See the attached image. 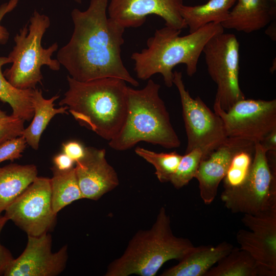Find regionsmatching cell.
<instances>
[{
  "label": "cell",
  "mask_w": 276,
  "mask_h": 276,
  "mask_svg": "<svg viewBox=\"0 0 276 276\" xmlns=\"http://www.w3.org/2000/svg\"><path fill=\"white\" fill-rule=\"evenodd\" d=\"M108 2L90 0L86 10H72L74 31L68 43L58 51L57 59L77 81L116 78L137 87L139 82L121 58L125 28L107 17Z\"/></svg>",
  "instance_id": "6da1fadb"
},
{
  "label": "cell",
  "mask_w": 276,
  "mask_h": 276,
  "mask_svg": "<svg viewBox=\"0 0 276 276\" xmlns=\"http://www.w3.org/2000/svg\"><path fill=\"white\" fill-rule=\"evenodd\" d=\"M68 89L59 104L66 106L79 124L107 141L121 130L127 110V86L116 78L85 82L67 76Z\"/></svg>",
  "instance_id": "7a4b0ae2"
},
{
  "label": "cell",
  "mask_w": 276,
  "mask_h": 276,
  "mask_svg": "<svg viewBox=\"0 0 276 276\" xmlns=\"http://www.w3.org/2000/svg\"><path fill=\"white\" fill-rule=\"evenodd\" d=\"M181 32L167 26L156 30L148 39L147 48L132 53L131 58L139 79L146 80L158 73L166 86L171 87L173 69L179 64H185L187 75L193 76L204 45L212 37L223 33L224 28L220 24L210 23L185 36H180Z\"/></svg>",
  "instance_id": "3957f363"
},
{
  "label": "cell",
  "mask_w": 276,
  "mask_h": 276,
  "mask_svg": "<svg viewBox=\"0 0 276 276\" xmlns=\"http://www.w3.org/2000/svg\"><path fill=\"white\" fill-rule=\"evenodd\" d=\"M160 88V85L152 79H149L142 89L127 87L126 118L118 134L109 141L110 148L124 151L140 142L167 149L180 146L169 112L159 96Z\"/></svg>",
  "instance_id": "277c9868"
},
{
  "label": "cell",
  "mask_w": 276,
  "mask_h": 276,
  "mask_svg": "<svg viewBox=\"0 0 276 276\" xmlns=\"http://www.w3.org/2000/svg\"><path fill=\"white\" fill-rule=\"evenodd\" d=\"M195 246L188 239L175 236L165 208L162 207L152 227L138 231L121 256L108 266L105 276H154L166 262L180 260Z\"/></svg>",
  "instance_id": "5b68a950"
},
{
  "label": "cell",
  "mask_w": 276,
  "mask_h": 276,
  "mask_svg": "<svg viewBox=\"0 0 276 276\" xmlns=\"http://www.w3.org/2000/svg\"><path fill=\"white\" fill-rule=\"evenodd\" d=\"M50 25L47 15L34 10L29 22L14 37L15 45L8 55L12 64L3 75L15 88L34 89L38 83L41 84V67L44 65L54 71L60 70L58 60L52 58L58 48V43L55 42L48 48L41 45L44 34Z\"/></svg>",
  "instance_id": "8992f818"
},
{
  "label": "cell",
  "mask_w": 276,
  "mask_h": 276,
  "mask_svg": "<svg viewBox=\"0 0 276 276\" xmlns=\"http://www.w3.org/2000/svg\"><path fill=\"white\" fill-rule=\"evenodd\" d=\"M202 53L208 73L217 85L214 108L227 111L246 98L239 82V43L234 34L223 32L212 37Z\"/></svg>",
  "instance_id": "52a82bcc"
},
{
  "label": "cell",
  "mask_w": 276,
  "mask_h": 276,
  "mask_svg": "<svg viewBox=\"0 0 276 276\" xmlns=\"http://www.w3.org/2000/svg\"><path fill=\"white\" fill-rule=\"evenodd\" d=\"M267 152L255 142L252 168L241 186L224 190L220 198L233 213L256 215L276 208V172L270 168Z\"/></svg>",
  "instance_id": "ba28073f"
},
{
  "label": "cell",
  "mask_w": 276,
  "mask_h": 276,
  "mask_svg": "<svg viewBox=\"0 0 276 276\" xmlns=\"http://www.w3.org/2000/svg\"><path fill=\"white\" fill-rule=\"evenodd\" d=\"M178 91L187 136L186 153L201 149L208 155L227 138L221 118L201 99L192 98L186 89L181 72H174L173 80Z\"/></svg>",
  "instance_id": "9c48e42d"
},
{
  "label": "cell",
  "mask_w": 276,
  "mask_h": 276,
  "mask_svg": "<svg viewBox=\"0 0 276 276\" xmlns=\"http://www.w3.org/2000/svg\"><path fill=\"white\" fill-rule=\"evenodd\" d=\"M4 216L28 236H39L54 229L50 178L37 177L5 210Z\"/></svg>",
  "instance_id": "30bf717a"
},
{
  "label": "cell",
  "mask_w": 276,
  "mask_h": 276,
  "mask_svg": "<svg viewBox=\"0 0 276 276\" xmlns=\"http://www.w3.org/2000/svg\"><path fill=\"white\" fill-rule=\"evenodd\" d=\"M227 137L260 142L276 128V100H241L228 110L214 107Z\"/></svg>",
  "instance_id": "8fae6325"
},
{
  "label": "cell",
  "mask_w": 276,
  "mask_h": 276,
  "mask_svg": "<svg viewBox=\"0 0 276 276\" xmlns=\"http://www.w3.org/2000/svg\"><path fill=\"white\" fill-rule=\"evenodd\" d=\"M241 221L249 231L237 232L240 248L256 261L260 276H275L276 208L256 215L244 214Z\"/></svg>",
  "instance_id": "7c38bea8"
},
{
  "label": "cell",
  "mask_w": 276,
  "mask_h": 276,
  "mask_svg": "<svg viewBox=\"0 0 276 276\" xmlns=\"http://www.w3.org/2000/svg\"><path fill=\"white\" fill-rule=\"evenodd\" d=\"M52 236H28L22 254L13 259L6 269L5 276H56L65 269L68 259L67 245L56 252L52 250Z\"/></svg>",
  "instance_id": "4fadbf2b"
},
{
  "label": "cell",
  "mask_w": 276,
  "mask_h": 276,
  "mask_svg": "<svg viewBox=\"0 0 276 276\" xmlns=\"http://www.w3.org/2000/svg\"><path fill=\"white\" fill-rule=\"evenodd\" d=\"M183 0H109L108 17L124 28H138L150 15H157L165 26L178 30L187 26L180 15Z\"/></svg>",
  "instance_id": "5bb4252c"
},
{
  "label": "cell",
  "mask_w": 276,
  "mask_h": 276,
  "mask_svg": "<svg viewBox=\"0 0 276 276\" xmlns=\"http://www.w3.org/2000/svg\"><path fill=\"white\" fill-rule=\"evenodd\" d=\"M75 163L76 175L83 198L98 200L119 185L118 174L106 160L105 149L85 147L83 157Z\"/></svg>",
  "instance_id": "9a60e30c"
},
{
  "label": "cell",
  "mask_w": 276,
  "mask_h": 276,
  "mask_svg": "<svg viewBox=\"0 0 276 276\" xmlns=\"http://www.w3.org/2000/svg\"><path fill=\"white\" fill-rule=\"evenodd\" d=\"M254 143L241 138L227 137L201 161L195 178L198 181L200 196L204 203L209 205L214 201L219 184L235 154Z\"/></svg>",
  "instance_id": "2e32d148"
},
{
  "label": "cell",
  "mask_w": 276,
  "mask_h": 276,
  "mask_svg": "<svg viewBox=\"0 0 276 276\" xmlns=\"http://www.w3.org/2000/svg\"><path fill=\"white\" fill-rule=\"evenodd\" d=\"M234 246L226 241L214 245L194 246L176 265L161 276H204L206 272L228 254Z\"/></svg>",
  "instance_id": "e0dca14e"
},
{
  "label": "cell",
  "mask_w": 276,
  "mask_h": 276,
  "mask_svg": "<svg viewBox=\"0 0 276 276\" xmlns=\"http://www.w3.org/2000/svg\"><path fill=\"white\" fill-rule=\"evenodd\" d=\"M223 28L250 33L264 28L270 23L276 24L267 0H236Z\"/></svg>",
  "instance_id": "ac0fdd59"
},
{
  "label": "cell",
  "mask_w": 276,
  "mask_h": 276,
  "mask_svg": "<svg viewBox=\"0 0 276 276\" xmlns=\"http://www.w3.org/2000/svg\"><path fill=\"white\" fill-rule=\"evenodd\" d=\"M33 164H11L0 167V216L37 177Z\"/></svg>",
  "instance_id": "d6986e66"
},
{
  "label": "cell",
  "mask_w": 276,
  "mask_h": 276,
  "mask_svg": "<svg viewBox=\"0 0 276 276\" xmlns=\"http://www.w3.org/2000/svg\"><path fill=\"white\" fill-rule=\"evenodd\" d=\"M59 96H54L46 99L42 96L41 89L34 88L32 95V103L34 109L33 120L30 125L25 128L22 135L33 149L37 150L39 147L40 136L53 117L57 114H68V108L63 106L59 108L54 107V102Z\"/></svg>",
  "instance_id": "ffe728a7"
},
{
  "label": "cell",
  "mask_w": 276,
  "mask_h": 276,
  "mask_svg": "<svg viewBox=\"0 0 276 276\" xmlns=\"http://www.w3.org/2000/svg\"><path fill=\"white\" fill-rule=\"evenodd\" d=\"M236 0H209L202 5L186 6L180 9V15L189 33L210 23L221 24L226 20Z\"/></svg>",
  "instance_id": "44dd1931"
},
{
  "label": "cell",
  "mask_w": 276,
  "mask_h": 276,
  "mask_svg": "<svg viewBox=\"0 0 276 276\" xmlns=\"http://www.w3.org/2000/svg\"><path fill=\"white\" fill-rule=\"evenodd\" d=\"M53 177L50 179L53 210L57 214L73 202L83 199L75 168L60 170L54 166L51 168Z\"/></svg>",
  "instance_id": "7402d4cb"
},
{
  "label": "cell",
  "mask_w": 276,
  "mask_h": 276,
  "mask_svg": "<svg viewBox=\"0 0 276 276\" xmlns=\"http://www.w3.org/2000/svg\"><path fill=\"white\" fill-rule=\"evenodd\" d=\"M212 267L204 276H260L259 267L252 256L235 247Z\"/></svg>",
  "instance_id": "603a6c76"
},
{
  "label": "cell",
  "mask_w": 276,
  "mask_h": 276,
  "mask_svg": "<svg viewBox=\"0 0 276 276\" xmlns=\"http://www.w3.org/2000/svg\"><path fill=\"white\" fill-rule=\"evenodd\" d=\"M8 63H12L8 56H0V100L9 104L13 115L25 121H30L34 116L32 103L33 89H19L9 82L2 72V66Z\"/></svg>",
  "instance_id": "cb8c5ba5"
},
{
  "label": "cell",
  "mask_w": 276,
  "mask_h": 276,
  "mask_svg": "<svg viewBox=\"0 0 276 276\" xmlns=\"http://www.w3.org/2000/svg\"><path fill=\"white\" fill-rule=\"evenodd\" d=\"M254 154L255 143L235 154L222 180L224 190L234 189L244 183L251 172Z\"/></svg>",
  "instance_id": "d4e9b609"
},
{
  "label": "cell",
  "mask_w": 276,
  "mask_h": 276,
  "mask_svg": "<svg viewBox=\"0 0 276 276\" xmlns=\"http://www.w3.org/2000/svg\"><path fill=\"white\" fill-rule=\"evenodd\" d=\"M135 152L154 166L155 174L161 182L170 181L182 156L176 151L157 153L140 147L135 149Z\"/></svg>",
  "instance_id": "484cf974"
},
{
  "label": "cell",
  "mask_w": 276,
  "mask_h": 276,
  "mask_svg": "<svg viewBox=\"0 0 276 276\" xmlns=\"http://www.w3.org/2000/svg\"><path fill=\"white\" fill-rule=\"evenodd\" d=\"M207 157L200 148H196L182 155L177 170L170 182L179 189L188 185L194 178L201 161Z\"/></svg>",
  "instance_id": "4316f807"
},
{
  "label": "cell",
  "mask_w": 276,
  "mask_h": 276,
  "mask_svg": "<svg viewBox=\"0 0 276 276\" xmlns=\"http://www.w3.org/2000/svg\"><path fill=\"white\" fill-rule=\"evenodd\" d=\"M25 121L13 115H8L0 108V145L5 141L22 135Z\"/></svg>",
  "instance_id": "83f0119b"
},
{
  "label": "cell",
  "mask_w": 276,
  "mask_h": 276,
  "mask_svg": "<svg viewBox=\"0 0 276 276\" xmlns=\"http://www.w3.org/2000/svg\"><path fill=\"white\" fill-rule=\"evenodd\" d=\"M27 142L22 136L8 140L0 145V163L3 161L19 159L25 150Z\"/></svg>",
  "instance_id": "f1b7e54d"
},
{
  "label": "cell",
  "mask_w": 276,
  "mask_h": 276,
  "mask_svg": "<svg viewBox=\"0 0 276 276\" xmlns=\"http://www.w3.org/2000/svg\"><path fill=\"white\" fill-rule=\"evenodd\" d=\"M8 221L4 215L0 216V237L2 229ZM13 259L10 251L1 244L0 240V275H4L6 269Z\"/></svg>",
  "instance_id": "f546056e"
},
{
  "label": "cell",
  "mask_w": 276,
  "mask_h": 276,
  "mask_svg": "<svg viewBox=\"0 0 276 276\" xmlns=\"http://www.w3.org/2000/svg\"><path fill=\"white\" fill-rule=\"evenodd\" d=\"M19 0H9L8 3H5L0 6V44L7 43L9 38V33L7 29L2 26L1 22L4 16L8 13L12 11L17 5Z\"/></svg>",
  "instance_id": "4dcf8cb0"
},
{
  "label": "cell",
  "mask_w": 276,
  "mask_h": 276,
  "mask_svg": "<svg viewBox=\"0 0 276 276\" xmlns=\"http://www.w3.org/2000/svg\"><path fill=\"white\" fill-rule=\"evenodd\" d=\"M63 152L75 163L83 157L85 147L79 142L70 141L63 144Z\"/></svg>",
  "instance_id": "1f68e13d"
},
{
  "label": "cell",
  "mask_w": 276,
  "mask_h": 276,
  "mask_svg": "<svg viewBox=\"0 0 276 276\" xmlns=\"http://www.w3.org/2000/svg\"><path fill=\"white\" fill-rule=\"evenodd\" d=\"M54 166L60 170H67L73 168L75 162L64 153L58 154L53 158Z\"/></svg>",
  "instance_id": "d6a6232c"
},
{
  "label": "cell",
  "mask_w": 276,
  "mask_h": 276,
  "mask_svg": "<svg viewBox=\"0 0 276 276\" xmlns=\"http://www.w3.org/2000/svg\"><path fill=\"white\" fill-rule=\"evenodd\" d=\"M259 142L267 152L276 151V128L269 132Z\"/></svg>",
  "instance_id": "836d02e7"
},
{
  "label": "cell",
  "mask_w": 276,
  "mask_h": 276,
  "mask_svg": "<svg viewBox=\"0 0 276 276\" xmlns=\"http://www.w3.org/2000/svg\"><path fill=\"white\" fill-rule=\"evenodd\" d=\"M274 17H276V0H267Z\"/></svg>",
  "instance_id": "e575fe53"
},
{
  "label": "cell",
  "mask_w": 276,
  "mask_h": 276,
  "mask_svg": "<svg viewBox=\"0 0 276 276\" xmlns=\"http://www.w3.org/2000/svg\"><path fill=\"white\" fill-rule=\"evenodd\" d=\"M75 2L78 4H81L82 0H74Z\"/></svg>",
  "instance_id": "d590c367"
}]
</instances>
